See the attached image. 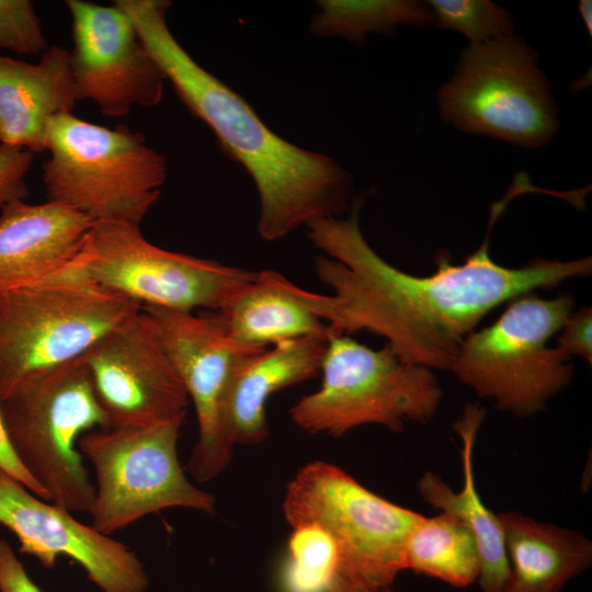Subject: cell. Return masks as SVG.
I'll return each instance as SVG.
<instances>
[{
    "label": "cell",
    "instance_id": "6da1fadb",
    "mask_svg": "<svg viewBox=\"0 0 592 592\" xmlns=\"http://www.w3.org/2000/svg\"><path fill=\"white\" fill-rule=\"evenodd\" d=\"M512 198L508 192L492 205L485 240L463 264L440 254L432 275L415 276L388 263L366 241L360 226L365 196H360L345 217L306 225L310 241L325 253L315 260L317 277L332 293H312L294 283L292 291L332 333L365 330L385 338L408 364L451 369L464 340L490 310L592 272L590 257L540 259L522 267L496 263L489 253L491 230Z\"/></svg>",
    "mask_w": 592,
    "mask_h": 592
},
{
    "label": "cell",
    "instance_id": "7a4b0ae2",
    "mask_svg": "<svg viewBox=\"0 0 592 592\" xmlns=\"http://www.w3.org/2000/svg\"><path fill=\"white\" fill-rule=\"evenodd\" d=\"M114 3L132 20L184 105L253 180L261 238L275 241L315 219L342 217L353 209L360 195L350 172L327 155L283 139L243 98L197 64L168 26L170 1Z\"/></svg>",
    "mask_w": 592,
    "mask_h": 592
},
{
    "label": "cell",
    "instance_id": "3957f363",
    "mask_svg": "<svg viewBox=\"0 0 592 592\" xmlns=\"http://www.w3.org/2000/svg\"><path fill=\"white\" fill-rule=\"evenodd\" d=\"M46 151L42 180L47 201L94 223L139 226L167 179L163 155L143 134L125 125L107 128L72 113L50 121Z\"/></svg>",
    "mask_w": 592,
    "mask_h": 592
},
{
    "label": "cell",
    "instance_id": "277c9868",
    "mask_svg": "<svg viewBox=\"0 0 592 592\" xmlns=\"http://www.w3.org/2000/svg\"><path fill=\"white\" fill-rule=\"evenodd\" d=\"M0 414L16 458L49 500L89 513L95 488L77 444L109 422L82 357L16 385L0 399Z\"/></svg>",
    "mask_w": 592,
    "mask_h": 592
},
{
    "label": "cell",
    "instance_id": "5b68a950",
    "mask_svg": "<svg viewBox=\"0 0 592 592\" xmlns=\"http://www.w3.org/2000/svg\"><path fill=\"white\" fill-rule=\"evenodd\" d=\"M573 306L570 294L543 299L527 293L511 300L496 322L466 337L451 371L499 410L520 418L545 410L573 377L570 357L548 346Z\"/></svg>",
    "mask_w": 592,
    "mask_h": 592
},
{
    "label": "cell",
    "instance_id": "8992f818",
    "mask_svg": "<svg viewBox=\"0 0 592 592\" xmlns=\"http://www.w3.org/2000/svg\"><path fill=\"white\" fill-rule=\"evenodd\" d=\"M320 373V388L289 410L310 433L341 436L364 424L400 432L405 421H430L443 397L430 368L401 361L387 343L373 350L348 334L328 339Z\"/></svg>",
    "mask_w": 592,
    "mask_h": 592
},
{
    "label": "cell",
    "instance_id": "52a82bcc",
    "mask_svg": "<svg viewBox=\"0 0 592 592\" xmlns=\"http://www.w3.org/2000/svg\"><path fill=\"white\" fill-rule=\"evenodd\" d=\"M140 309L81 271L0 293V399L23 380L80 357Z\"/></svg>",
    "mask_w": 592,
    "mask_h": 592
},
{
    "label": "cell",
    "instance_id": "ba28073f",
    "mask_svg": "<svg viewBox=\"0 0 592 592\" xmlns=\"http://www.w3.org/2000/svg\"><path fill=\"white\" fill-rule=\"evenodd\" d=\"M441 117L465 133L525 148L549 144L558 115L535 52L516 34L469 44L440 88Z\"/></svg>",
    "mask_w": 592,
    "mask_h": 592
},
{
    "label": "cell",
    "instance_id": "9c48e42d",
    "mask_svg": "<svg viewBox=\"0 0 592 592\" xmlns=\"http://www.w3.org/2000/svg\"><path fill=\"white\" fill-rule=\"evenodd\" d=\"M283 512L291 527L312 523L334 539L339 572L383 590L406 570V546L423 517L362 486L322 460L304 465L288 482Z\"/></svg>",
    "mask_w": 592,
    "mask_h": 592
},
{
    "label": "cell",
    "instance_id": "30bf717a",
    "mask_svg": "<svg viewBox=\"0 0 592 592\" xmlns=\"http://www.w3.org/2000/svg\"><path fill=\"white\" fill-rule=\"evenodd\" d=\"M185 414L145 426L95 429L78 440V451L95 471L92 526L110 535L170 508L213 513L216 497L186 477L178 459Z\"/></svg>",
    "mask_w": 592,
    "mask_h": 592
},
{
    "label": "cell",
    "instance_id": "8fae6325",
    "mask_svg": "<svg viewBox=\"0 0 592 592\" xmlns=\"http://www.w3.org/2000/svg\"><path fill=\"white\" fill-rule=\"evenodd\" d=\"M81 272L141 307L182 312L220 310L257 273L159 248L139 226L115 221L94 223Z\"/></svg>",
    "mask_w": 592,
    "mask_h": 592
},
{
    "label": "cell",
    "instance_id": "7c38bea8",
    "mask_svg": "<svg viewBox=\"0 0 592 592\" xmlns=\"http://www.w3.org/2000/svg\"><path fill=\"white\" fill-rule=\"evenodd\" d=\"M141 311L194 405L198 437L187 468L197 482H207L232 458L219 419L230 368L240 355L260 349L235 341L216 311L194 315L148 306Z\"/></svg>",
    "mask_w": 592,
    "mask_h": 592
},
{
    "label": "cell",
    "instance_id": "4fadbf2b",
    "mask_svg": "<svg viewBox=\"0 0 592 592\" xmlns=\"http://www.w3.org/2000/svg\"><path fill=\"white\" fill-rule=\"evenodd\" d=\"M72 25L70 68L78 101L90 100L110 117L152 107L166 78L132 20L115 3L67 0Z\"/></svg>",
    "mask_w": 592,
    "mask_h": 592
},
{
    "label": "cell",
    "instance_id": "5bb4252c",
    "mask_svg": "<svg viewBox=\"0 0 592 592\" xmlns=\"http://www.w3.org/2000/svg\"><path fill=\"white\" fill-rule=\"evenodd\" d=\"M81 357L109 428L151 425L185 414L186 390L141 309Z\"/></svg>",
    "mask_w": 592,
    "mask_h": 592
},
{
    "label": "cell",
    "instance_id": "9a60e30c",
    "mask_svg": "<svg viewBox=\"0 0 592 592\" xmlns=\"http://www.w3.org/2000/svg\"><path fill=\"white\" fill-rule=\"evenodd\" d=\"M0 525L16 536L21 554L35 557L46 569L66 556L102 592H145L148 587L145 567L127 545L36 497L1 468Z\"/></svg>",
    "mask_w": 592,
    "mask_h": 592
},
{
    "label": "cell",
    "instance_id": "2e32d148",
    "mask_svg": "<svg viewBox=\"0 0 592 592\" xmlns=\"http://www.w3.org/2000/svg\"><path fill=\"white\" fill-rule=\"evenodd\" d=\"M94 221L60 203L15 201L0 210V293L81 271Z\"/></svg>",
    "mask_w": 592,
    "mask_h": 592
},
{
    "label": "cell",
    "instance_id": "e0dca14e",
    "mask_svg": "<svg viewBox=\"0 0 592 592\" xmlns=\"http://www.w3.org/2000/svg\"><path fill=\"white\" fill-rule=\"evenodd\" d=\"M328 340L301 338L240 355L232 364L220 402L225 442L258 445L267 439L266 402L289 386L320 373Z\"/></svg>",
    "mask_w": 592,
    "mask_h": 592
},
{
    "label": "cell",
    "instance_id": "ac0fdd59",
    "mask_svg": "<svg viewBox=\"0 0 592 592\" xmlns=\"http://www.w3.org/2000/svg\"><path fill=\"white\" fill-rule=\"evenodd\" d=\"M77 102L64 47L46 48L35 64L0 54V145L45 152L50 121Z\"/></svg>",
    "mask_w": 592,
    "mask_h": 592
},
{
    "label": "cell",
    "instance_id": "d6986e66",
    "mask_svg": "<svg viewBox=\"0 0 592 592\" xmlns=\"http://www.w3.org/2000/svg\"><path fill=\"white\" fill-rule=\"evenodd\" d=\"M498 516L509 562L502 592H560L591 566L592 543L582 533L519 512Z\"/></svg>",
    "mask_w": 592,
    "mask_h": 592
},
{
    "label": "cell",
    "instance_id": "ffe728a7",
    "mask_svg": "<svg viewBox=\"0 0 592 592\" xmlns=\"http://www.w3.org/2000/svg\"><path fill=\"white\" fill-rule=\"evenodd\" d=\"M483 418V408L467 405L454 424L462 441V489L454 491L439 475L428 471L419 480V492L426 503L455 516L475 535L480 555L477 581L481 592H502L509 574L503 528L499 516L482 503L474 475V446Z\"/></svg>",
    "mask_w": 592,
    "mask_h": 592
},
{
    "label": "cell",
    "instance_id": "44dd1931",
    "mask_svg": "<svg viewBox=\"0 0 592 592\" xmlns=\"http://www.w3.org/2000/svg\"><path fill=\"white\" fill-rule=\"evenodd\" d=\"M291 284L276 271H258L216 311L228 334L251 349L301 338L328 340L330 327L295 296Z\"/></svg>",
    "mask_w": 592,
    "mask_h": 592
},
{
    "label": "cell",
    "instance_id": "7402d4cb",
    "mask_svg": "<svg viewBox=\"0 0 592 592\" xmlns=\"http://www.w3.org/2000/svg\"><path fill=\"white\" fill-rule=\"evenodd\" d=\"M406 569L466 588L478 580L479 548L473 532L455 516L441 512L423 517L411 532Z\"/></svg>",
    "mask_w": 592,
    "mask_h": 592
},
{
    "label": "cell",
    "instance_id": "603a6c76",
    "mask_svg": "<svg viewBox=\"0 0 592 592\" xmlns=\"http://www.w3.org/2000/svg\"><path fill=\"white\" fill-rule=\"evenodd\" d=\"M319 12L309 24L318 37H343L364 42L372 33H391L399 25L424 26L434 23L426 3L414 0H319Z\"/></svg>",
    "mask_w": 592,
    "mask_h": 592
},
{
    "label": "cell",
    "instance_id": "cb8c5ba5",
    "mask_svg": "<svg viewBox=\"0 0 592 592\" xmlns=\"http://www.w3.org/2000/svg\"><path fill=\"white\" fill-rule=\"evenodd\" d=\"M338 546L322 527H293L278 574L280 592H329L339 572Z\"/></svg>",
    "mask_w": 592,
    "mask_h": 592
},
{
    "label": "cell",
    "instance_id": "d4e9b609",
    "mask_svg": "<svg viewBox=\"0 0 592 592\" xmlns=\"http://www.w3.org/2000/svg\"><path fill=\"white\" fill-rule=\"evenodd\" d=\"M434 23L456 31L470 44H482L514 33L511 13L489 0H430Z\"/></svg>",
    "mask_w": 592,
    "mask_h": 592
},
{
    "label": "cell",
    "instance_id": "484cf974",
    "mask_svg": "<svg viewBox=\"0 0 592 592\" xmlns=\"http://www.w3.org/2000/svg\"><path fill=\"white\" fill-rule=\"evenodd\" d=\"M0 48L19 55L46 49L43 27L31 1L0 0Z\"/></svg>",
    "mask_w": 592,
    "mask_h": 592
},
{
    "label": "cell",
    "instance_id": "4316f807",
    "mask_svg": "<svg viewBox=\"0 0 592 592\" xmlns=\"http://www.w3.org/2000/svg\"><path fill=\"white\" fill-rule=\"evenodd\" d=\"M34 155L25 149L0 145V210L29 195L26 174Z\"/></svg>",
    "mask_w": 592,
    "mask_h": 592
},
{
    "label": "cell",
    "instance_id": "83f0119b",
    "mask_svg": "<svg viewBox=\"0 0 592 592\" xmlns=\"http://www.w3.org/2000/svg\"><path fill=\"white\" fill-rule=\"evenodd\" d=\"M591 308L584 307L573 314L571 312L559 330L560 335L557 338V348H559L570 358L573 355H578L591 364Z\"/></svg>",
    "mask_w": 592,
    "mask_h": 592
},
{
    "label": "cell",
    "instance_id": "f1b7e54d",
    "mask_svg": "<svg viewBox=\"0 0 592 592\" xmlns=\"http://www.w3.org/2000/svg\"><path fill=\"white\" fill-rule=\"evenodd\" d=\"M0 592H43L5 539H0Z\"/></svg>",
    "mask_w": 592,
    "mask_h": 592
},
{
    "label": "cell",
    "instance_id": "f546056e",
    "mask_svg": "<svg viewBox=\"0 0 592 592\" xmlns=\"http://www.w3.org/2000/svg\"><path fill=\"white\" fill-rule=\"evenodd\" d=\"M0 468L21 482L36 497L50 501L46 491L31 477L16 458L0 414Z\"/></svg>",
    "mask_w": 592,
    "mask_h": 592
},
{
    "label": "cell",
    "instance_id": "4dcf8cb0",
    "mask_svg": "<svg viewBox=\"0 0 592 592\" xmlns=\"http://www.w3.org/2000/svg\"><path fill=\"white\" fill-rule=\"evenodd\" d=\"M329 592H379L352 577L338 572Z\"/></svg>",
    "mask_w": 592,
    "mask_h": 592
},
{
    "label": "cell",
    "instance_id": "1f68e13d",
    "mask_svg": "<svg viewBox=\"0 0 592 592\" xmlns=\"http://www.w3.org/2000/svg\"><path fill=\"white\" fill-rule=\"evenodd\" d=\"M578 10L584 23V26L589 33L592 35V2L590 0H580L578 3Z\"/></svg>",
    "mask_w": 592,
    "mask_h": 592
},
{
    "label": "cell",
    "instance_id": "d6a6232c",
    "mask_svg": "<svg viewBox=\"0 0 592 592\" xmlns=\"http://www.w3.org/2000/svg\"><path fill=\"white\" fill-rule=\"evenodd\" d=\"M379 592H394V591L390 590L389 588H386V589L380 590Z\"/></svg>",
    "mask_w": 592,
    "mask_h": 592
},
{
    "label": "cell",
    "instance_id": "836d02e7",
    "mask_svg": "<svg viewBox=\"0 0 592 592\" xmlns=\"http://www.w3.org/2000/svg\"><path fill=\"white\" fill-rule=\"evenodd\" d=\"M520 175H522V174H520ZM523 175H524V174H523ZM524 177L526 178V175H524ZM526 179H527V178H526ZM527 180H528V179H527ZM532 186H533V185H532ZM533 187H534V186H533ZM534 190H535V187L533 189V192H535Z\"/></svg>",
    "mask_w": 592,
    "mask_h": 592
}]
</instances>
